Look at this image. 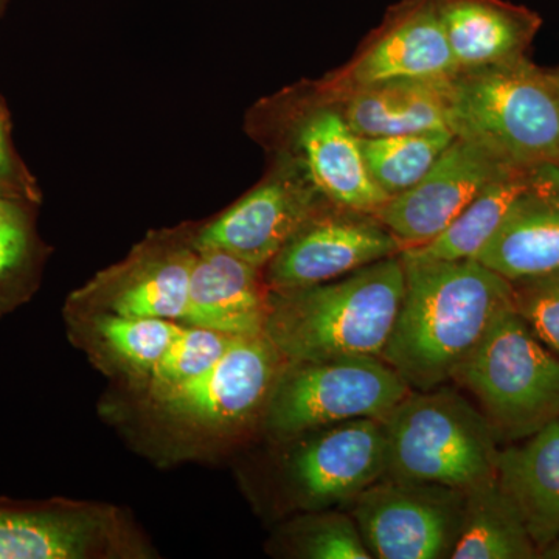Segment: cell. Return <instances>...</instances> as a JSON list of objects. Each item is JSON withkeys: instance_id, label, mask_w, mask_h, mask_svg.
<instances>
[{"instance_id": "18", "label": "cell", "mask_w": 559, "mask_h": 559, "mask_svg": "<svg viewBox=\"0 0 559 559\" xmlns=\"http://www.w3.org/2000/svg\"><path fill=\"white\" fill-rule=\"evenodd\" d=\"M457 72L527 57L543 20L507 0H436Z\"/></svg>"}, {"instance_id": "19", "label": "cell", "mask_w": 559, "mask_h": 559, "mask_svg": "<svg viewBox=\"0 0 559 559\" xmlns=\"http://www.w3.org/2000/svg\"><path fill=\"white\" fill-rule=\"evenodd\" d=\"M480 261L509 282L559 270V168H547L546 179L509 213Z\"/></svg>"}, {"instance_id": "24", "label": "cell", "mask_w": 559, "mask_h": 559, "mask_svg": "<svg viewBox=\"0 0 559 559\" xmlns=\"http://www.w3.org/2000/svg\"><path fill=\"white\" fill-rule=\"evenodd\" d=\"M454 139L451 131L414 132L360 139V148L371 179L390 200L425 178Z\"/></svg>"}, {"instance_id": "8", "label": "cell", "mask_w": 559, "mask_h": 559, "mask_svg": "<svg viewBox=\"0 0 559 559\" xmlns=\"http://www.w3.org/2000/svg\"><path fill=\"white\" fill-rule=\"evenodd\" d=\"M326 202L300 160L278 151L270 175L201 229L194 245L226 250L264 270Z\"/></svg>"}, {"instance_id": "29", "label": "cell", "mask_w": 559, "mask_h": 559, "mask_svg": "<svg viewBox=\"0 0 559 559\" xmlns=\"http://www.w3.org/2000/svg\"><path fill=\"white\" fill-rule=\"evenodd\" d=\"M513 308L547 348L559 356V270L511 282Z\"/></svg>"}, {"instance_id": "1", "label": "cell", "mask_w": 559, "mask_h": 559, "mask_svg": "<svg viewBox=\"0 0 559 559\" xmlns=\"http://www.w3.org/2000/svg\"><path fill=\"white\" fill-rule=\"evenodd\" d=\"M400 255L404 296L381 358L412 390L440 388L513 305V285L477 260Z\"/></svg>"}, {"instance_id": "33", "label": "cell", "mask_w": 559, "mask_h": 559, "mask_svg": "<svg viewBox=\"0 0 559 559\" xmlns=\"http://www.w3.org/2000/svg\"><path fill=\"white\" fill-rule=\"evenodd\" d=\"M21 204H25V202L11 201V200H5V198H0V215H2V213L9 212V210H11V209L17 207V205H21ZM28 205H32V204H28Z\"/></svg>"}, {"instance_id": "9", "label": "cell", "mask_w": 559, "mask_h": 559, "mask_svg": "<svg viewBox=\"0 0 559 559\" xmlns=\"http://www.w3.org/2000/svg\"><path fill=\"white\" fill-rule=\"evenodd\" d=\"M457 73L436 0H403L344 66L311 87L334 98L359 87L395 80H450Z\"/></svg>"}, {"instance_id": "16", "label": "cell", "mask_w": 559, "mask_h": 559, "mask_svg": "<svg viewBox=\"0 0 559 559\" xmlns=\"http://www.w3.org/2000/svg\"><path fill=\"white\" fill-rule=\"evenodd\" d=\"M120 528L109 507L0 499V559L109 557L121 543Z\"/></svg>"}, {"instance_id": "21", "label": "cell", "mask_w": 559, "mask_h": 559, "mask_svg": "<svg viewBox=\"0 0 559 559\" xmlns=\"http://www.w3.org/2000/svg\"><path fill=\"white\" fill-rule=\"evenodd\" d=\"M498 481L538 554L559 538V418L499 451Z\"/></svg>"}, {"instance_id": "12", "label": "cell", "mask_w": 559, "mask_h": 559, "mask_svg": "<svg viewBox=\"0 0 559 559\" xmlns=\"http://www.w3.org/2000/svg\"><path fill=\"white\" fill-rule=\"evenodd\" d=\"M286 459L294 495L305 509L352 503L388 474V441L378 418H358L311 430Z\"/></svg>"}, {"instance_id": "25", "label": "cell", "mask_w": 559, "mask_h": 559, "mask_svg": "<svg viewBox=\"0 0 559 559\" xmlns=\"http://www.w3.org/2000/svg\"><path fill=\"white\" fill-rule=\"evenodd\" d=\"M33 207L21 204L0 215V318L31 300L39 285L46 248Z\"/></svg>"}, {"instance_id": "22", "label": "cell", "mask_w": 559, "mask_h": 559, "mask_svg": "<svg viewBox=\"0 0 559 559\" xmlns=\"http://www.w3.org/2000/svg\"><path fill=\"white\" fill-rule=\"evenodd\" d=\"M549 167L514 168L506 173L488 183L443 234L401 253L421 260H476L514 205L543 186Z\"/></svg>"}, {"instance_id": "2", "label": "cell", "mask_w": 559, "mask_h": 559, "mask_svg": "<svg viewBox=\"0 0 559 559\" xmlns=\"http://www.w3.org/2000/svg\"><path fill=\"white\" fill-rule=\"evenodd\" d=\"M401 255L308 288L271 290L264 334L288 362L380 356L404 296Z\"/></svg>"}, {"instance_id": "7", "label": "cell", "mask_w": 559, "mask_h": 559, "mask_svg": "<svg viewBox=\"0 0 559 559\" xmlns=\"http://www.w3.org/2000/svg\"><path fill=\"white\" fill-rule=\"evenodd\" d=\"M349 506L374 559H451L465 491L385 476Z\"/></svg>"}, {"instance_id": "30", "label": "cell", "mask_w": 559, "mask_h": 559, "mask_svg": "<svg viewBox=\"0 0 559 559\" xmlns=\"http://www.w3.org/2000/svg\"><path fill=\"white\" fill-rule=\"evenodd\" d=\"M0 198L36 205L40 200L38 186L13 148L9 114L0 102Z\"/></svg>"}, {"instance_id": "20", "label": "cell", "mask_w": 559, "mask_h": 559, "mask_svg": "<svg viewBox=\"0 0 559 559\" xmlns=\"http://www.w3.org/2000/svg\"><path fill=\"white\" fill-rule=\"evenodd\" d=\"M450 80L385 81L331 102L340 105L359 139L451 131Z\"/></svg>"}, {"instance_id": "26", "label": "cell", "mask_w": 559, "mask_h": 559, "mask_svg": "<svg viewBox=\"0 0 559 559\" xmlns=\"http://www.w3.org/2000/svg\"><path fill=\"white\" fill-rule=\"evenodd\" d=\"M92 330L114 362L135 377L148 380L164 358L182 323L151 318H127L91 312Z\"/></svg>"}, {"instance_id": "34", "label": "cell", "mask_w": 559, "mask_h": 559, "mask_svg": "<svg viewBox=\"0 0 559 559\" xmlns=\"http://www.w3.org/2000/svg\"><path fill=\"white\" fill-rule=\"evenodd\" d=\"M10 0H0V16H2L3 11H5L7 5H9Z\"/></svg>"}, {"instance_id": "14", "label": "cell", "mask_w": 559, "mask_h": 559, "mask_svg": "<svg viewBox=\"0 0 559 559\" xmlns=\"http://www.w3.org/2000/svg\"><path fill=\"white\" fill-rule=\"evenodd\" d=\"M514 168L455 138L425 178L390 198L373 216L403 250L417 248L443 234L488 183Z\"/></svg>"}, {"instance_id": "5", "label": "cell", "mask_w": 559, "mask_h": 559, "mask_svg": "<svg viewBox=\"0 0 559 559\" xmlns=\"http://www.w3.org/2000/svg\"><path fill=\"white\" fill-rule=\"evenodd\" d=\"M451 381L474 396L499 444L525 440L559 418V356L513 305L492 320Z\"/></svg>"}, {"instance_id": "27", "label": "cell", "mask_w": 559, "mask_h": 559, "mask_svg": "<svg viewBox=\"0 0 559 559\" xmlns=\"http://www.w3.org/2000/svg\"><path fill=\"white\" fill-rule=\"evenodd\" d=\"M234 337L215 330L182 325L164 358L146 380L151 395L157 401L171 390L198 380L218 362Z\"/></svg>"}, {"instance_id": "15", "label": "cell", "mask_w": 559, "mask_h": 559, "mask_svg": "<svg viewBox=\"0 0 559 559\" xmlns=\"http://www.w3.org/2000/svg\"><path fill=\"white\" fill-rule=\"evenodd\" d=\"M194 257V238L146 241L130 259L73 294L70 304H86L91 312L182 322Z\"/></svg>"}, {"instance_id": "28", "label": "cell", "mask_w": 559, "mask_h": 559, "mask_svg": "<svg viewBox=\"0 0 559 559\" xmlns=\"http://www.w3.org/2000/svg\"><path fill=\"white\" fill-rule=\"evenodd\" d=\"M294 557L310 559H373L358 524L340 511L316 510L286 528Z\"/></svg>"}, {"instance_id": "13", "label": "cell", "mask_w": 559, "mask_h": 559, "mask_svg": "<svg viewBox=\"0 0 559 559\" xmlns=\"http://www.w3.org/2000/svg\"><path fill=\"white\" fill-rule=\"evenodd\" d=\"M290 100L286 153L300 160L316 189L333 204L374 215L389 201L371 179L360 139L348 127L337 103L308 87Z\"/></svg>"}, {"instance_id": "3", "label": "cell", "mask_w": 559, "mask_h": 559, "mask_svg": "<svg viewBox=\"0 0 559 559\" xmlns=\"http://www.w3.org/2000/svg\"><path fill=\"white\" fill-rule=\"evenodd\" d=\"M450 130L516 168H559V100L527 57L450 80Z\"/></svg>"}, {"instance_id": "10", "label": "cell", "mask_w": 559, "mask_h": 559, "mask_svg": "<svg viewBox=\"0 0 559 559\" xmlns=\"http://www.w3.org/2000/svg\"><path fill=\"white\" fill-rule=\"evenodd\" d=\"M286 362L266 334L235 336L212 369L157 403L180 423L230 432L263 417Z\"/></svg>"}, {"instance_id": "4", "label": "cell", "mask_w": 559, "mask_h": 559, "mask_svg": "<svg viewBox=\"0 0 559 559\" xmlns=\"http://www.w3.org/2000/svg\"><path fill=\"white\" fill-rule=\"evenodd\" d=\"M393 479L468 491L498 477L499 441L457 390H412L382 418Z\"/></svg>"}, {"instance_id": "32", "label": "cell", "mask_w": 559, "mask_h": 559, "mask_svg": "<svg viewBox=\"0 0 559 559\" xmlns=\"http://www.w3.org/2000/svg\"><path fill=\"white\" fill-rule=\"evenodd\" d=\"M547 75H549V80L551 86H554L555 92H557L558 100H559V66L558 68L546 69Z\"/></svg>"}, {"instance_id": "6", "label": "cell", "mask_w": 559, "mask_h": 559, "mask_svg": "<svg viewBox=\"0 0 559 559\" xmlns=\"http://www.w3.org/2000/svg\"><path fill=\"white\" fill-rule=\"evenodd\" d=\"M411 392L380 356L286 362L264 411V429L293 441L352 419H382Z\"/></svg>"}, {"instance_id": "23", "label": "cell", "mask_w": 559, "mask_h": 559, "mask_svg": "<svg viewBox=\"0 0 559 559\" xmlns=\"http://www.w3.org/2000/svg\"><path fill=\"white\" fill-rule=\"evenodd\" d=\"M538 549L498 477L465 491L462 530L451 559H533Z\"/></svg>"}, {"instance_id": "31", "label": "cell", "mask_w": 559, "mask_h": 559, "mask_svg": "<svg viewBox=\"0 0 559 559\" xmlns=\"http://www.w3.org/2000/svg\"><path fill=\"white\" fill-rule=\"evenodd\" d=\"M538 558L543 559H559V538L550 543L549 546L539 550Z\"/></svg>"}, {"instance_id": "11", "label": "cell", "mask_w": 559, "mask_h": 559, "mask_svg": "<svg viewBox=\"0 0 559 559\" xmlns=\"http://www.w3.org/2000/svg\"><path fill=\"white\" fill-rule=\"evenodd\" d=\"M401 252L373 215L326 202L264 267V280L274 293L308 288Z\"/></svg>"}, {"instance_id": "17", "label": "cell", "mask_w": 559, "mask_h": 559, "mask_svg": "<svg viewBox=\"0 0 559 559\" xmlns=\"http://www.w3.org/2000/svg\"><path fill=\"white\" fill-rule=\"evenodd\" d=\"M270 310L264 270L226 250L197 248L183 325L230 336L259 334L264 333Z\"/></svg>"}]
</instances>
